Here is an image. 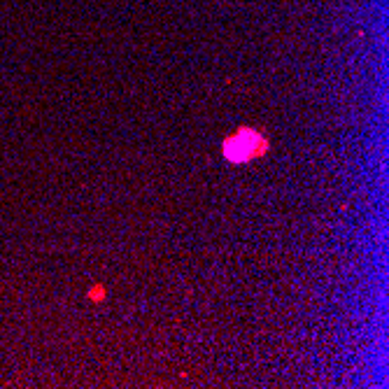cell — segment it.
Returning <instances> with one entry per match:
<instances>
[{"mask_svg":"<svg viewBox=\"0 0 389 389\" xmlns=\"http://www.w3.org/2000/svg\"><path fill=\"white\" fill-rule=\"evenodd\" d=\"M268 152V140L252 129H240L236 135L224 140V156L231 163H247L254 156Z\"/></svg>","mask_w":389,"mask_h":389,"instance_id":"6da1fadb","label":"cell"},{"mask_svg":"<svg viewBox=\"0 0 389 389\" xmlns=\"http://www.w3.org/2000/svg\"><path fill=\"white\" fill-rule=\"evenodd\" d=\"M89 298H93V301H103V298H105V289H103V287H93V289L89 291Z\"/></svg>","mask_w":389,"mask_h":389,"instance_id":"7a4b0ae2","label":"cell"}]
</instances>
